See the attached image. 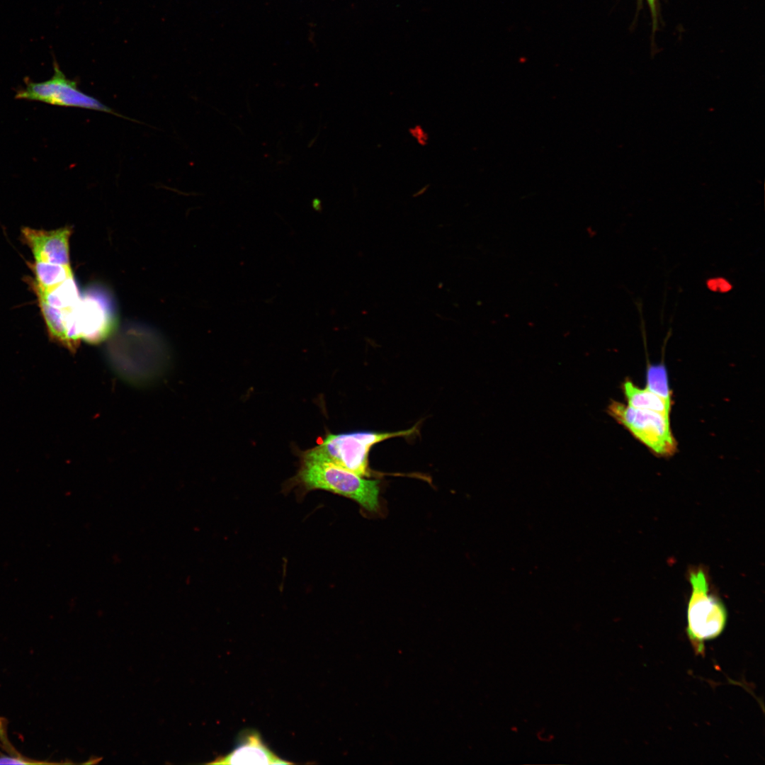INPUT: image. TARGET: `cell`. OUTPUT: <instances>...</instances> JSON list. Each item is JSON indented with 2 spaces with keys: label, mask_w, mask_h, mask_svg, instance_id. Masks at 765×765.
Masks as SVG:
<instances>
[{
  "label": "cell",
  "mask_w": 765,
  "mask_h": 765,
  "mask_svg": "<svg viewBox=\"0 0 765 765\" xmlns=\"http://www.w3.org/2000/svg\"><path fill=\"white\" fill-rule=\"evenodd\" d=\"M301 465L293 478L292 486L305 492L322 489L357 502L369 511L380 507V482L358 475L329 461L300 454Z\"/></svg>",
  "instance_id": "cell-1"
},
{
  "label": "cell",
  "mask_w": 765,
  "mask_h": 765,
  "mask_svg": "<svg viewBox=\"0 0 765 765\" xmlns=\"http://www.w3.org/2000/svg\"><path fill=\"white\" fill-rule=\"evenodd\" d=\"M416 431L415 426L392 432L329 434L317 446L302 452L301 455L329 461L362 477H368V455L374 445L391 438L407 436Z\"/></svg>",
  "instance_id": "cell-2"
},
{
  "label": "cell",
  "mask_w": 765,
  "mask_h": 765,
  "mask_svg": "<svg viewBox=\"0 0 765 765\" xmlns=\"http://www.w3.org/2000/svg\"><path fill=\"white\" fill-rule=\"evenodd\" d=\"M691 593L687 608L686 634L697 654H703L707 640L724 630L727 612L722 601L710 591L707 576L702 569L689 574Z\"/></svg>",
  "instance_id": "cell-3"
},
{
  "label": "cell",
  "mask_w": 765,
  "mask_h": 765,
  "mask_svg": "<svg viewBox=\"0 0 765 765\" xmlns=\"http://www.w3.org/2000/svg\"><path fill=\"white\" fill-rule=\"evenodd\" d=\"M607 411L654 454L668 457L675 453L677 443L671 429L669 416L654 411L635 409L617 401H612Z\"/></svg>",
  "instance_id": "cell-4"
},
{
  "label": "cell",
  "mask_w": 765,
  "mask_h": 765,
  "mask_svg": "<svg viewBox=\"0 0 765 765\" xmlns=\"http://www.w3.org/2000/svg\"><path fill=\"white\" fill-rule=\"evenodd\" d=\"M53 68L54 74L47 81L34 82L26 79V86L16 91L15 98L58 106L99 110L125 118L80 91L76 81L67 78L55 60L53 62Z\"/></svg>",
  "instance_id": "cell-5"
},
{
  "label": "cell",
  "mask_w": 765,
  "mask_h": 765,
  "mask_svg": "<svg viewBox=\"0 0 765 765\" xmlns=\"http://www.w3.org/2000/svg\"><path fill=\"white\" fill-rule=\"evenodd\" d=\"M74 310L81 340L98 343L112 333L115 318L111 302L103 290H88Z\"/></svg>",
  "instance_id": "cell-6"
},
{
  "label": "cell",
  "mask_w": 765,
  "mask_h": 765,
  "mask_svg": "<svg viewBox=\"0 0 765 765\" xmlns=\"http://www.w3.org/2000/svg\"><path fill=\"white\" fill-rule=\"evenodd\" d=\"M72 233L70 227L50 231L23 227L21 238L35 261L69 265V241Z\"/></svg>",
  "instance_id": "cell-7"
},
{
  "label": "cell",
  "mask_w": 765,
  "mask_h": 765,
  "mask_svg": "<svg viewBox=\"0 0 765 765\" xmlns=\"http://www.w3.org/2000/svg\"><path fill=\"white\" fill-rule=\"evenodd\" d=\"M211 764H290L279 757L263 741L260 733L253 729L242 731L234 748L210 762Z\"/></svg>",
  "instance_id": "cell-8"
},
{
  "label": "cell",
  "mask_w": 765,
  "mask_h": 765,
  "mask_svg": "<svg viewBox=\"0 0 765 765\" xmlns=\"http://www.w3.org/2000/svg\"><path fill=\"white\" fill-rule=\"evenodd\" d=\"M48 334L52 340L61 343L71 350L76 348L81 341L74 308L57 309L38 299Z\"/></svg>",
  "instance_id": "cell-9"
},
{
  "label": "cell",
  "mask_w": 765,
  "mask_h": 765,
  "mask_svg": "<svg viewBox=\"0 0 765 765\" xmlns=\"http://www.w3.org/2000/svg\"><path fill=\"white\" fill-rule=\"evenodd\" d=\"M28 283L33 290L38 299L57 309H72L78 304L81 298L74 277L45 290L38 288L29 278H28Z\"/></svg>",
  "instance_id": "cell-10"
},
{
  "label": "cell",
  "mask_w": 765,
  "mask_h": 765,
  "mask_svg": "<svg viewBox=\"0 0 765 765\" xmlns=\"http://www.w3.org/2000/svg\"><path fill=\"white\" fill-rule=\"evenodd\" d=\"M623 391L630 407L654 411L669 416L672 408L667 406L662 398L646 387L640 388L631 380H626L623 384Z\"/></svg>",
  "instance_id": "cell-11"
},
{
  "label": "cell",
  "mask_w": 765,
  "mask_h": 765,
  "mask_svg": "<svg viewBox=\"0 0 765 765\" xmlns=\"http://www.w3.org/2000/svg\"><path fill=\"white\" fill-rule=\"evenodd\" d=\"M33 271L35 280L29 278L31 282L42 290L56 286L64 280L74 277L70 265L54 264L35 261L28 263Z\"/></svg>",
  "instance_id": "cell-12"
},
{
  "label": "cell",
  "mask_w": 765,
  "mask_h": 765,
  "mask_svg": "<svg viewBox=\"0 0 765 765\" xmlns=\"http://www.w3.org/2000/svg\"><path fill=\"white\" fill-rule=\"evenodd\" d=\"M647 390L662 398L672 408V395L669 384L668 373L663 363L649 365L646 370Z\"/></svg>",
  "instance_id": "cell-13"
},
{
  "label": "cell",
  "mask_w": 765,
  "mask_h": 765,
  "mask_svg": "<svg viewBox=\"0 0 765 765\" xmlns=\"http://www.w3.org/2000/svg\"><path fill=\"white\" fill-rule=\"evenodd\" d=\"M50 764V762L34 761L33 759H28L21 756H0V764Z\"/></svg>",
  "instance_id": "cell-14"
},
{
  "label": "cell",
  "mask_w": 765,
  "mask_h": 765,
  "mask_svg": "<svg viewBox=\"0 0 765 765\" xmlns=\"http://www.w3.org/2000/svg\"><path fill=\"white\" fill-rule=\"evenodd\" d=\"M646 1L651 12L653 32H654L658 22V0H646Z\"/></svg>",
  "instance_id": "cell-15"
},
{
  "label": "cell",
  "mask_w": 765,
  "mask_h": 765,
  "mask_svg": "<svg viewBox=\"0 0 765 765\" xmlns=\"http://www.w3.org/2000/svg\"><path fill=\"white\" fill-rule=\"evenodd\" d=\"M312 207H313V208H314V209H315L316 210H319L320 209V207H321V203H320V200H319V199H317V198H316V199H314V200H313V202H312Z\"/></svg>",
  "instance_id": "cell-16"
}]
</instances>
